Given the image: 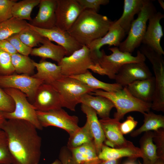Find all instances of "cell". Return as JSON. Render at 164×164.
Masks as SVG:
<instances>
[{
  "label": "cell",
  "instance_id": "13",
  "mask_svg": "<svg viewBox=\"0 0 164 164\" xmlns=\"http://www.w3.org/2000/svg\"><path fill=\"white\" fill-rule=\"evenodd\" d=\"M36 111H48L62 108L60 96L51 84L43 83L37 89L32 103Z\"/></svg>",
  "mask_w": 164,
  "mask_h": 164
},
{
  "label": "cell",
  "instance_id": "23",
  "mask_svg": "<svg viewBox=\"0 0 164 164\" xmlns=\"http://www.w3.org/2000/svg\"><path fill=\"white\" fill-rule=\"evenodd\" d=\"M80 103L93 109L101 119L110 117V113L114 105L108 98L100 95H92L90 93L84 95Z\"/></svg>",
  "mask_w": 164,
  "mask_h": 164
},
{
  "label": "cell",
  "instance_id": "25",
  "mask_svg": "<svg viewBox=\"0 0 164 164\" xmlns=\"http://www.w3.org/2000/svg\"><path fill=\"white\" fill-rule=\"evenodd\" d=\"M70 150L74 164H101L102 161L98 158L94 141Z\"/></svg>",
  "mask_w": 164,
  "mask_h": 164
},
{
  "label": "cell",
  "instance_id": "1",
  "mask_svg": "<svg viewBox=\"0 0 164 164\" xmlns=\"http://www.w3.org/2000/svg\"><path fill=\"white\" fill-rule=\"evenodd\" d=\"M37 129L22 120L6 119L1 128L5 133L12 164H38L41 155L42 139Z\"/></svg>",
  "mask_w": 164,
  "mask_h": 164
},
{
  "label": "cell",
  "instance_id": "16",
  "mask_svg": "<svg viewBox=\"0 0 164 164\" xmlns=\"http://www.w3.org/2000/svg\"><path fill=\"white\" fill-rule=\"evenodd\" d=\"M164 17V14L158 12L153 15L149 20V24L142 43L154 50L159 54H164L160 41L163 32L160 22Z\"/></svg>",
  "mask_w": 164,
  "mask_h": 164
},
{
  "label": "cell",
  "instance_id": "49",
  "mask_svg": "<svg viewBox=\"0 0 164 164\" xmlns=\"http://www.w3.org/2000/svg\"><path fill=\"white\" fill-rule=\"evenodd\" d=\"M159 2L160 7L164 10V2L163 0H158Z\"/></svg>",
  "mask_w": 164,
  "mask_h": 164
},
{
  "label": "cell",
  "instance_id": "3",
  "mask_svg": "<svg viewBox=\"0 0 164 164\" xmlns=\"http://www.w3.org/2000/svg\"><path fill=\"white\" fill-rule=\"evenodd\" d=\"M108 49L111 52L109 55L106 54L104 50L101 51L100 56L95 61L94 72L107 75L111 79L114 80L119 70L125 64L144 62L146 60L139 50L136 56H134L131 53L121 51L118 47H109Z\"/></svg>",
  "mask_w": 164,
  "mask_h": 164
},
{
  "label": "cell",
  "instance_id": "6",
  "mask_svg": "<svg viewBox=\"0 0 164 164\" xmlns=\"http://www.w3.org/2000/svg\"><path fill=\"white\" fill-rule=\"evenodd\" d=\"M51 84L59 93L62 107L75 111L82 97L95 89L70 77L63 75Z\"/></svg>",
  "mask_w": 164,
  "mask_h": 164
},
{
  "label": "cell",
  "instance_id": "19",
  "mask_svg": "<svg viewBox=\"0 0 164 164\" xmlns=\"http://www.w3.org/2000/svg\"><path fill=\"white\" fill-rule=\"evenodd\" d=\"M113 23L106 35L94 40L87 46L98 57L101 55L100 49L102 47L108 45L109 46H114L118 47L125 36L126 33L123 29Z\"/></svg>",
  "mask_w": 164,
  "mask_h": 164
},
{
  "label": "cell",
  "instance_id": "43",
  "mask_svg": "<svg viewBox=\"0 0 164 164\" xmlns=\"http://www.w3.org/2000/svg\"><path fill=\"white\" fill-rule=\"evenodd\" d=\"M138 123L132 116H128L124 121L120 123L119 128L121 132L123 135L130 133L136 127Z\"/></svg>",
  "mask_w": 164,
  "mask_h": 164
},
{
  "label": "cell",
  "instance_id": "39",
  "mask_svg": "<svg viewBox=\"0 0 164 164\" xmlns=\"http://www.w3.org/2000/svg\"><path fill=\"white\" fill-rule=\"evenodd\" d=\"M15 109V103L13 99L0 87V111L11 113L13 112Z\"/></svg>",
  "mask_w": 164,
  "mask_h": 164
},
{
  "label": "cell",
  "instance_id": "28",
  "mask_svg": "<svg viewBox=\"0 0 164 164\" xmlns=\"http://www.w3.org/2000/svg\"><path fill=\"white\" fill-rule=\"evenodd\" d=\"M153 134L152 131L145 132L140 140L139 149L143 159L142 164H152L159 158L156 147L153 141Z\"/></svg>",
  "mask_w": 164,
  "mask_h": 164
},
{
  "label": "cell",
  "instance_id": "10",
  "mask_svg": "<svg viewBox=\"0 0 164 164\" xmlns=\"http://www.w3.org/2000/svg\"><path fill=\"white\" fill-rule=\"evenodd\" d=\"M38 120L42 127L54 126L63 129L70 134L79 127V118L69 115L62 108L48 111H36Z\"/></svg>",
  "mask_w": 164,
  "mask_h": 164
},
{
  "label": "cell",
  "instance_id": "15",
  "mask_svg": "<svg viewBox=\"0 0 164 164\" xmlns=\"http://www.w3.org/2000/svg\"><path fill=\"white\" fill-rule=\"evenodd\" d=\"M29 28L42 37L57 43L67 52L66 56L71 55L82 47L67 31L55 26L50 29H42L33 26L29 23Z\"/></svg>",
  "mask_w": 164,
  "mask_h": 164
},
{
  "label": "cell",
  "instance_id": "18",
  "mask_svg": "<svg viewBox=\"0 0 164 164\" xmlns=\"http://www.w3.org/2000/svg\"><path fill=\"white\" fill-rule=\"evenodd\" d=\"M56 4V0H40L38 13L29 23L42 29H50L55 27Z\"/></svg>",
  "mask_w": 164,
  "mask_h": 164
},
{
  "label": "cell",
  "instance_id": "32",
  "mask_svg": "<svg viewBox=\"0 0 164 164\" xmlns=\"http://www.w3.org/2000/svg\"><path fill=\"white\" fill-rule=\"evenodd\" d=\"M40 0H23L16 2L12 9V17L20 20L31 21V12L34 8L39 4Z\"/></svg>",
  "mask_w": 164,
  "mask_h": 164
},
{
  "label": "cell",
  "instance_id": "9",
  "mask_svg": "<svg viewBox=\"0 0 164 164\" xmlns=\"http://www.w3.org/2000/svg\"><path fill=\"white\" fill-rule=\"evenodd\" d=\"M63 75L72 76L83 74L95 65L91 52L88 47L82 46L71 55L64 56L58 63Z\"/></svg>",
  "mask_w": 164,
  "mask_h": 164
},
{
  "label": "cell",
  "instance_id": "51",
  "mask_svg": "<svg viewBox=\"0 0 164 164\" xmlns=\"http://www.w3.org/2000/svg\"><path fill=\"white\" fill-rule=\"evenodd\" d=\"M51 164H62L59 160L56 159Z\"/></svg>",
  "mask_w": 164,
  "mask_h": 164
},
{
  "label": "cell",
  "instance_id": "46",
  "mask_svg": "<svg viewBox=\"0 0 164 164\" xmlns=\"http://www.w3.org/2000/svg\"><path fill=\"white\" fill-rule=\"evenodd\" d=\"M121 159L102 160L101 164H119Z\"/></svg>",
  "mask_w": 164,
  "mask_h": 164
},
{
  "label": "cell",
  "instance_id": "2",
  "mask_svg": "<svg viewBox=\"0 0 164 164\" xmlns=\"http://www.w3.org/2000/svg\"><path fill=\"white\" fill-rule=\"evenodd\" d=\"M113 22L106 16L85 9L67 32L79 44L88 46L106 35Z\"/></svg>",
  "mask_w": 164,
  "mask_h": 164
},
{
  "label": "cell",
  "instance_id": "34",
  "mask_svg": "<svg viewBox=\"0 0 164 164\" xmlns=\"http://www.w3.org/2000/svg\"><path fill=\"white\" fill-rule=\"evenodd\" d=\"M11 57L12 63L16 74L30 76L34 74L35 67L33 64V60L29 56L17 53L12 55Z\"/></svg>",
  "mask_w": 164,
  "mask_h": 164
},
{
  "label": "cell",
  "instance_id": "12",
  "mask_svg": "<svg viewBox=\"0 0 164 164\" xmlns=\"http://www.w3.org/2000/svg\"><path fill=\"white\" fill-rule=\"evenodd\" d=\"M56 26L68 31L84 9L77 0H56Z\"/></svg>",
  "mask_w": 164,
  "mask_h": 164
},
{
  "label": "cell",
  "instance_id": "44",
  "mask_svg": "<svg viewBox=\"0 0 164 164\" xmlns=\"http://www.w3.org/2000/svg\"><path fill=\"white\" fill-rule=\"evenodd\" d=\"M59 159L62 164H74L70 151L67 147H64L61 149Z\"/></svg>",
  "mask_w": 164,
  "mask_h": 164
},
{
  "label": "cell",
  "instance_id": "26",
  "mask_svg": "<svg viewBox=\"0 0 164 164\" xmlns=\"http://www.w3.org/2000/svg\"><path fill=\"white\" fill-rule=\"evenodd\" d=\"M33 63L37 72L32 76L44 83L51 84L63 75L60 67L58 65L45 61L39 63L33 61Z\"/></svg>",
  "mask_w": 164,
  "mask_h": 164
},
{
  "label": "cell",
  "instance_id": "8",
  "mask_svg": "<svg viewBox=\"0 0 164 164\" xmlns=\"http://www.w3.org/2000/svg\"><path fill=\"white\" fill-rule=\"evenodd\" d=\"M3 89L12 97L15 103V109L13 112H3L5 118L25 120L33 125L37 129L42 130L43 128L38 120L36 111L32 104L28 101L27 95L21 91L14 88Z\"/></svg>",
  "mask_w": 164,
  "mask_h": 164
},
{
  "label": "cell",
  "instance_id": "29",
  "mask_svg": "<svg viewBox=\"0 0 164 164\" xmlns=\"http://www.w3.org/2000/svg\"><path fill=\"white\" fill-rule=\"evenodd\" d=\"M76 79L95 90L100 89L108 92H115L123 87L117 84H110L101 81L95 77L89 70L79 75L69 76Z\"/></svg>",
  "mask_w": 164,
  "mask_h": 164
},
{
  "label": "cell",
  "instance_id": "45",
  "mask_svg": "<svg viewBox=\"0 0 164 164\" xmlns=\"http://www.w3.org/2000/svg\"><path fill=\"white\" fill-rule=\"evenodd\" d=\"M0 49L8 53L11 55L17 53L7 39L0 40Z\"/></svg>",
  "mask_w": 164,
  "mask_h": 164
},
{
  "label": "cell",
  "instance_id": "36",
  "mask_svg": "<svg viewBox=\"0 0 164 164\" xmlns=\"http://www.w3.org/2000/svg\"><path fill=\"white\" fill-rule=\"evenodd\" d=\"M7 137L5 132L0 130V164H12Z\"/></svg>",
  "mask_w": 164,
  "mask_h": 164
},
{
  "label": "cell",
  "instance_id": "37",
  "mask_svg": "<svg viewBox=\"0 0 164 164\" xmlns=\"http://www.w3.org/2000/svg\"><path fill=\"white\" fill-rule=\"evenodd\" d=\"M11 55L0 49V76H6L14 74Z\"/></svg>",
  "mask_w": 164,
  "mask_h": 164
},
{
  "label": "cell",
  "instance_id": "11",
  "mask_svg": "<svg viewBox=\"0 0 164 164\" xmlns=\"http://www.w3.org/2000/svg\"><path fill=\"white\" fill-rule=\"evenodd\" d=\"M43 81L32 76L17 74L0 76V87L4 89L12 88L25 93L32 102L36 91Z\"/></svg>",
  "mask_w": 164,
  "mask_h": 164
},
{
  "label": "cell",
  "instance_id": "38",
  "mask_svg": "<svg viewBox=\"0 0 164 164\" xmlns=\"http://www.w3.org/2000/svg\"><path fill=\"white\" fill-rule=\"evenodd\" d=\"M153 141L155 145L159 158L164 160V128L154 131Z\"/></svg>",
  "mask_w": 164,
  "mask_h": 164
},
{
  "label": "cell",
  "instance_id": "7",
  "mask_svg": "<svg viewBox=\"0 0 164 164\" xmlns=\"http://www.w3.org/2000/svg\"><path fill=\"white\" fill-rule=\"evenodd\" d=\"M139 51L151 63L155 76V91L151 108L164 112V61L162 55L144 45L141 47Z\"/></svg>",
  "mask_w": 164,
  "mask_h": 164
},
{
  "label": "cell",
  "instance_id": "50",
  "mask_svg": "<svg viewBox=\"0 0 164 164\" xmlns=\"http://www.w3.org/2000/svg\"><path fill=\"white\" fill-rule=\"evenodd\" d=\"M124 164H137L135 162V160H130L129 161L127 162Z\"/></svg>",
  "mask_w": 164,
  "mask_h": 164
},
{
  "label": "cell",
  "instance_id": "20",
  "mask_svg": "<svg viewBox=\"0 0 164 164\" xmlns=\"http://www.w3.org/2000/svg\"><path fill=\"white\" fill-rule=\"evenodd\" d=\"M98 156L102 160L120 159L123 157L135 160L138 158H142V154L139 148L131 142L127 146L119 148H111L104 144Z\"/></svg>",
  "mask_w": 164,
  "mask_h": 164
},
{
  "label": "cell",
  "instance_id": "17",
  "mask_svg": "<svg viewBox=\"0 0 164 164\" xmlns=\"http://www.w3.org/2000/svg\"><path fill=\"white\" fill-rule=\"evenodd\" d=\"M99 121L105 137L104 144L112 148H119L125 147L130 143L120 131L119 120L109 117Z\"/></svg>",
  "mask_w": 164,
  "mask_h": 164
},
{
  "label": "cell",
  "instance_id": "40",
  "mask_svg": "<svg viewBox=\"0 0 164 164\" xmlns=\"http://www.w3.org/2000/svg\"><path fill=\"white\" fill-rule=\"evenodd\" d=\"M8 40L17 53L22 55L29 56L30 54L32 49L26 45L19 38L18 34L12 36Z\"/></svg>",
  "mask_w": 164,
  "mask_h": 164
},
{
  "label": "cell",
  "instance_id": "4",
  "mask_svg": "<svg viewBox=\"0 0 164 164\" xmlns=\"http://www.w3.org/2000/svg\"><path fill=\"white\" fill-rule=\"evenodd\" d=\"M90 94L104 97L110 100L116 109L114 114V118L119 121L128 112L137 111L143 114L151 109L152 103L143 102L134 97L127 87L115 92H108L98 89Z\"/></svg>",
  "mask_w": 164,
  "mask_h": 164
},
{
  "label": "cell",
  "instance_id": "14",
  "mask_svg": "<svg viewBox=\"0 0 164 164\" xmlns=\"http://www.w3.org/2000/svg\"><path fill=\"white\" fill-rule=\"evenodd\" d=\"M152 76L149 68L144 62L131 63L125 64L119 70L114 80L123 87L134 81Z\"/></svg>",
  "mask_w": 164,
  "mask_h": 164
},
{
  "label": "cell",
  "instance_id": "21",
  "mask_svg": "<svg viewBox=\"0 0 164 164\" xmlns=\"http://www.w3.org/2000/svg\"><path fill=\"white\" fill-rule=\"evenodd\" d=\"M81 110L85 114L87 123L93 137L98 155L105 141V137L96 111L92 108L81 104Z\"/></svg>",
  "mask_w": 164,
  "mask_h": 164
},
{
  "label": "cell",
  "instance_id": "41",
  "mask_svg": "<svg viewBox=\"0 0 164 164\" xmlns=\"http://www.w3.org/2000/svg\"><path fill=\"white\" fill-rule=\"evenodd\" d=\"M17 0H0V22L12 17V9Z\"/></svg>",
  "mask_w": 164,
  "mask_h": 164
},
{
  "label": "cell",
  "instance_id": "5",
  "mask_svg": "<svg viewBox=\"0 0 164 164\" xmlns=\"http://www.w3.org/2000/svg\"><path fill=\"white\" fill-rule=\"evenodd\" d=\"M156 12L152 1L145 0L137 18L133 20L131 24L127 38L118 47L121 51L131 53L140 45L146 30L147 22Z\"/></svg>",
  "mask_w": 164,
  "mask_h": 164
},
{
  "label": "cell",
  "instance_id": "52",
  "mask_svg": "<svg viewBox=\"0 0 164 164\" xmlns=\"http://www.w3.org/2000/svg\"><path fill=\"white\" fill-rule=\"evenodd\" d=\"M138 161L139 164H142V163L140 162V161Z\"/></svg>",
  "mask_w": 164,
  "mask_h": 164
},
{
  "label": "cell",
  "instance_id": "27",
  "mask_svg": "<svg viewBox=\"0 0 164 164\" xmlns=\"http://www.w3.org/2000/svg\"><path fill=\"white\" fill-rule=\"evenodd\" d=\"M42 45L32 49L30 54L43 58H49L58 63L67 56L66 50L62 46L56 45L46 38H44Z\"/></svg>",
  "mask_w": 164,
  "mask_h": 164
},
{
  "label": "cell",
  "instance_id": "31",
  "mask_svg": "<svg viewBox=\"0 0 164 164\" xmlns=\"http://www.w3.org/2000/svg\"><path fill=\"white\" fill-rule=\"evenodd\" d=\"M93 141L89 126L86 122L83 127H79L69 134L67 147L70 150Z\"/></svg>",
  "mask_w": 164,
  "mask_h": 164
},
{
  "label": "cell",
  "instance_id": "24",
  "mask_svg": "<svg viewBox=\"0 0 164 164\" xmlns=\"http://www.w3.org/2000/svg\"><path fill=\"white\" fill-rule=\"evenodd\" d=\"M145 0H125L123 12L121 17L113 22L114 25L120 26L128 33L135 15L141 10Z\"/></svg>",
  "mask_w": 164,
  "mask_h": 164
},
{
  "label": "cell",
  "instance_id": "42",
  "mask_svg": "<svg viewBox=\"0 0 164 164\" xmlns=\"http://www.w3.org/2000/svg\"><path fill=\"white\" fill-rule=\"evenodd\" d=\"M84 9H88L98 13L101 5L108 4L109 0H77Z\"/></svg>",
  "mask_w": 164,
  "mask_h": 164
},
{
  "label": "cell",
  "instance_id": "48",
  "mask_svg": "<svg viewBox=\"0 0 164 164\" xmlns=\"http://www.w3.org/2000/svg\"><path fill=\"white\" fill-rule=\"evenodd\" d=\"M152 164H164V160L158 158Z\"/></svg>",
  "mask_w": 164,
  "mask_h": 164
},
{
  "label": "cell",
  "instance_id": "22",
  "mask_svg": "<svg viewBox=\"0 0 164 164\" xmlns=\"http://www.w3.org/2000/svg\"><path fill=\"white\" fill-rule=\"evenodd\" d=\"M126 87L135 98L143 102L152 103L155 89L154 77L135 81Z\"/></svg>",
  "mask_w": 164,
  "mask_h": 164
},
{
  "label": "cell",
  "instance_id": "47",
  "mask_svg": "<svg viewBox=\"0 0 164 164\" xmlns=\"http://www.w3.org/2000/svg\"><path fill=\"white\" fill-rule=\"evenodd\" d=\"M6 120L4 116L3 112L0 111V130L1 129L2 126Z\"/></svg>",
  "mask_w": 164,
  "mask_h": 164
},
{
  "label": "cell",
  "instance_id": "30",
  "mask_svg": "<svg viewBox=\"0 0 164 164\" xmlns=\"http://www.w3.org/2000/svg\"><path fill=\"white\" fill-rule=\"evenodd\" d=\"M143 114L144 118L143 124L140 128L131 132V137H136L143 132L164 128L163 115L155 114L150 111Z\"/></svg>",
  "mask_w": 164,
  "mask_h": 164
},
{
  "label": "cell",
  "instance_id": "35",
  "mask_svg": "<svg viewBox=\"0 0 164 164\" xmlns=\"http://www.w3.org/2000/svg\"><path fill=\"white\" fill-rule=\"evenodd\" d=\"M18 35L24 44L32 48L42 43L44 39V37L31 29L29 26L20 31Z\"/></svg>",
  "mask_w": 164,
  "mask_h": 164
},
{
  "label": "cell",
  "instance_id": "33",
  "mask_svg": "<svg viewBox=\"0 0 164 164\" xmlns=\"http://www.w3.org/2000/svg\"><path fill=\"white\" fill-rule=\"evenodd\" d=\"M29 25L26 20L13 17L0 22V40L6 39L13 35L18 33L28 27Z\"/></svg>",
  "mask_w": 164,
  "mask_h": 164
}]
</instances>
